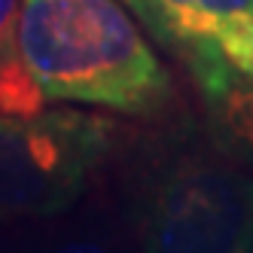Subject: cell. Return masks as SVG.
<instances>
[{"label": "cell", "instance_id": "1", "mask_svg": "<svg viewBox=\"0 0 253 253\" xmlns=\"http://www.w3.org/2000/svg\"><path fill=\"white\" fill-rule=\"evenodd\" d=\"M19 46L46 101L150 119L174 104V80L122 0H22Z\"/></svg>", "mask_w": 253, "mask_h": 253}, {"label": "cell", "instance_id": "2", "mask_svg": "<svg viewBox=\"0 0 253 253\" xmlns=\"http://www.w3.org/2000/svg\"><path fill=\"white\" fill-rule=\"evenodd\" d=\"M140 153L128 192L140 253H253V171L208 128L177 125Z\"/></svg>", "mask_w": 253, "mask_h": 253}, {"label": "cell", "instance_id": "3", "mask_svg": "<svg viewBox=\"0 0 253 253\" xmlns=\"http://www.w3.org/2000/svg\"><path fill=\"white\" fill-rule=\"evenodd\" d=\"M116 147V122L85 110L0 113V220L70 211Z\"/></svg>", "mask_w": 253, "mask_h": 253}, {"label": "cell", "instance_id": "4", "mask_svg": "<svg viewBox=\"0 0 253 253\" xmlns=\"http://www.w3.org/2000/svg\"><path fill=\"white\" fill-rule=\"evenodd\" d=\"M192 77L226 67L253 77V0H122Z\"/></svg>", "mask_w": 253, "mask_h": 253}, {"label": "cell", "instance_id": "5", "mask_svg": "<svg viewBox=\"0 0 253 253\" xmlns=\"http://www.w3.org/2000/svg\"><path fill=\"white\" fill-rule=\"evenodd\" d=\"M202 98L205 128L220 147L253 171V77L216 67L192 77Z\"/></svg>", "mask_w": 253, "mask_h": 253}, {"label": "cell", "instance_id": "6", "mask_svg": "<svg viewBox=\"0 0 253 253\" xmlns=\"http://www.w3.org/2000/svg\"><path fill=\"white\" fill-rule=\"evenodd\" d=\"M19 19L22 0H0V113H40L46 98L25 67Z\"/></svg>", "mask_w": 253, "mask_h": 253}, {"label": "cell", "instance_id": "7", "mask_svg": "<svg viewBox=\"0 0 253 253\" xmlns=\"http://www.w3.org/2000/svg\"><path fill=\"white\" fill-rule=\"evenodd\" d=\"M40 253H122L116 244L107 238H95V235H74V238H61L43 247Z\"/></svg>", "mask_w": 253, "mask_h": 253}]
</instances>
